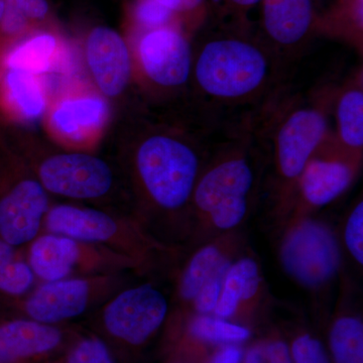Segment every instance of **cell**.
Wrapping results in <instances>:
<instances>
[{
	"mask_svg": "<svg viewBox=\"0 0 363 363\" xmlns=\"http://www.w3.org/2000/svg\"><path fill=\"white\" fill-rule=\"evenodd\" d=\"M162 6L173 11L177 16L190 14L201 9L206 0H156Z\"/></svg>",
	"mask_w": 363,
	"mask_h": 363,
	"instance_id": "33",
	"label": "cell"
},
{
	"mask_svg": "<svg viewBox=\"0 0 363 363\" xmlns=\"http://www.w3.org/2000/svg\"><path fill=\"white\" fill-rule=\"evenodd\" d=\"M284 225L279 259L286 274L308 290H320L330 284L342 262L333 229L310 215L289 219Z\"/></svg>",
	"mask_w": 363,
	"mask_h": 363,
	"instance_id": "6",
	"label": "cell"
},
{
	"mask_svg": "<svg viewBox=\"0 0 363 363\" xmlns=\"http://www.w3.org/2000/svg\"><path fill=\"white\" fill-rule=\"evenodd\" d=\"M335 363H363V323L354 315H341L332 324L329 335Z\"/></svg>",
	"mask_w": 363,
	"mask_h": 363,
	"instance_id": "25",
	"label": "cell"
},
{
	"mask_svg": "<svg viewBox=\"0 0 363 363\" xmlns=\"http://www.w3.org/2000/svg\"><path fill=\"white\" fill-rule=\"evenodd\" d=\"M344 245L357 264H363V202L358 201L344 224Z\"/></svg>",
	"mask_w": 363,
	"mask_h": 363,
	"instance_id": "30",
	"label": "cell"
},
{
	"mask_svg": "<svg viewBox=\"0 0 363 363\" xmlns=\"http://www.w3.org/2000/svg\"><path fill=\"white\" fill-rule=\"evenodd\" d=\"M266 145L253 114L223 126L191 198L187 236L192 247L241 230L255 209Z\"/></svg>",
	"mask_w": 363,
	"mask_h": 363,
	"instance_id": "2",
	"label": "cell"
},
{
	"mask_svg": "<svg viewBox=\"0 0 363 363\" xmlns=\"http://www.w3.org/2000/svg\"><path fill=\"white\" fill-rule=\"evenodd\" d=\"M85 55L98 89L106 97L121 96L131 78L130 52L123 35L108 26H96L86 39Z\"/></svg>",
	"mask_w": 363,
	"mask_h": 363,
	"instance_id": "15",
	"label": "cell"
},
{
	"mask_svg": "<svg viewBox=\"0 0 363 363\" xmlns=\"http://www.w3.org/2000/svg\"><path fill=\"white\" fill-rule=\"evenodd\" d=\"M108 107L102 98H67L52 111L50 121L52 130L66 140L80 143L97 133L106 121Z\"/></svg>",
	"mask_w": 363,
	"mask_h": 363,
	"instance_id": "19",
	"label": "cell"
},
{
	"mask_svg": "<svg viewBox=\"0 0 363 363\" xmlns=\"http://www.w3.org/2000/svg\"><path fill=\"white\" fill-rule=\"evenodd\" d=\"M4 13H6V0H0V25L4 20Z\"/></svg>",
	"mask_w": 363,
	"mask_h": 363,
	"instance_id": "36",
	"label": "cell"
},
{
	"mask_svg": "<svg viewBox=\"0 0 363 363\" xmlns=\"http://www.w3.org/2000/svg\"><path fill=\"white\" fill-rule=\"evenodd\" d=\"M171 308L164 291L152 283L126 285L100 306L105 333L124 345H143L166 323Z\"/></svg>",
	"mask_w": 363,
	"mask_h": 363,
	"instance_id": "11",
	"label": "cell"
},
{
	"mask_svg": "<svg viewBox=\"0 0 363 363\" xmlns=\"http://www.w3.org/2000/svg\"><path fill=\"white\" fill-rule=\"evenodd\" d=\"M126 285L124 274L44 281L23 297L16 298L14 305L21 318L59 325L100 307Z\"/></svg>",
	"mask_w": 363,
	"mask_h": 363,
	"instance_id": "8",
	"label": "cell"
},
{
	"mask_svg": "<svg viewBox=\"0 0 363 363\" xmlns=\"http://www.w3.org/2000/svg\"><path fill=\"white\" fill-rule=\"evenodd\" d=\"M267 121L259 130L271 152L274 212L285 222L303 169L328 138V118L319 105L294 104Z\"/></svg>",
	"mask_w": 363,
	"mask_h": 363,
	"instance_id": "4",
	"label": "cell"
},
{
	"mask_svg": "<svg viewBox=\"0 0 363 363\" xmlns=\"http://www.w3.org/2000/svg\"><path fill=\"white\" fill-rule=\"evenodd\" d=\"M227 6L238 11H247L259 6L262 0H222Z\"/></svg>",
	"mask_w": 363,
	"mask_h": 363,
	"instance_id": "35",
	"label": "cell"
},
{
	"mask_svg": "<svg viewBox=\"0 0 363 363\" xmlns=\"http://www.w3.org/2000/svg\"><path fill=\"white\" fill-rule=\"evenodd\" d=\"M50 194L20 157L0 167V238L21 247L43 233Z\"/></svg>",
	"mask_w": 363,
	"mask_h": 363,
	"instance_id": "9",
	"label": "cell"
},
{
	"mask_svg": "<svg viewBox=\"0 0 363 363\" xmlns=\"http://www.w3.org/2000/svg\"><path fill=\"white\" fill-rule=\"evenodd\" d=\"M0 95L4 106L21 121H39L47 109V95L40 77L28 72L1 67Z\"/></svg>",
	"mask_w": 363,
	"mask_h": 363,
	"instance_id": "21",
	"label": "cell"
},
{
	"mask_svg": "<svg viewBox=\"0 0 363 363\" xmlns=\"http://www.w3.org/2000/svg\"><path fill=\"white\" fill-rule=\"evenodd\" d=\"M266 296V281L259 260L252 253L243 252L227 271L212 315L231 322L247 318L262 309Z\"/></svg>",
	"mask_w": 363,
	"mask_h": 363,
	"instance_id": "16",
	"label": "cell"
},
{
	"mask_svg": "<svg viewBox=\"0 0 363 363\" xmlns=\"http://www.w3.org/2000/svg\"><path fill=\"white\" fill-rule=\"evenodd\" d=\"M189 335L196 340L213 344H236L250 337L245 325L228 321L214 315H195L187 322Z\"/></svg>",
	"mask_w": 363,
	"mask_h": 363,
	"instance_id": "26",
	"label": "cell"
},
{
	"mask_svg": "<svg viewBox=\"0 0 363 363\" xmlns=\"http://www.w3.org/2000/svg\"><path fill=\"white\" fill-rule=\"evenodd\" d=\"M138 59L145 77L164 89H178L191 81L193 48L176 28L143 33L138 45Z\"/></svg>",
	"mask_w": 363,
	"mask_h": 363,
	"instance_id": "14",
	"label": "cell"
},
{
	"mask_svg": "<svg viewBox=\"0 0 363 363\" xmlns=\"http://www.w3.org/2000/svg\"><path fill=\"white\" fill-rule=\"evenodd\" d=\"M277 72L272 50L242 28L209 33L193 49L191 81L212 118L217 111L247 108L271 96Z\"/></svg>",
	"mask_w": 363,
	"mask_h": 363,
	"instance_id": "3",
	"label": "cell"
},
{
	"mask_svg": "<svg viewBox=\"0 0 363 363\" xmlns=\"http://www.w3.org/2000/svg\"><path fill=\"white\" fill-rule=\"evenodd\" d=\"M38 283L18 247L0 238V294L13 298H21L30 293Z\"/></svg>",
	"mask_w": 363,
	"mask_h": 363,
	"instance_id": "24",
	"label": "cell"
},
{
	"mask_svg": "<svg viewBox=\"0 0 363 363\" xmlns=\"http://www.w3.org/2000/svg\"><path fill=\"white\" fill-rule=\"evenodd\" d=\"M28 245L26 262L39 283L142 272L133 260L108 248L61 234L42 233Z\"/></svg>",
	"mask_w": 363,
	"mask_h": 363,
	"instance_id": "7",
	"label": "cell"
},
{
	"mask_svg": "<svg viewBox=\"0 0 363 363\" xmlns=\"http://www.w3.org/2000/svg\"><path fill=\"white\" fill-rule=\"evenodd\" d=\"M242 350L234 344H229L219 350L210 363H241Z\"/></svg>",
	"mask_w": 363,
	"mask_h": 363,
	"instance_id": "34",
	"label": "cell"
},
{
	"mask_svg": "<svg viewBox=\"0 0 363 363\" xmlns=\"http://www.w3.org/2000/svg\"><path fill=\"white\" fill-rule=\"evenodd\" d=\"M360 164L362 161L343 154L327 138L298 178L286 220L309 216L338 199L352 185Z\"/></svg>",
	"mask_w": 363,
	"mask_h": 363,
	"instance_id": "12",
	"label": "cell"
},
{
	"mask_svg": "<svg viewBox=\"0 0 363 363\" xmlns=\"http://www.w3.org/2000/svg\"><path fill=\"white\" fill-rule=\"evenodd\" d=\"M6 9L21 14L30 23L44 20L50 11L47 0H6Z\"/></svg>",
	"mask_w": 363,
	"mask_h": 363,
	"instance_id": "32",
	"label": "cell"
},
{
	"mask_svg": "<svg viewBox=\"0 0 363 363\" xmlns=\"http://www.w3.org/2000/svg\"><path fill=\"white\" fill-rule=\"evenodd\" d=\"M64 363H116L111 350L102 339L83 337L72 346Z\"/></svg>",
	"mask_w": 363,
	"mask_h": 363,
	"instance_id": "28",
	"label": "cell"
},
{
	"mask_svg": "<svg viewBox=\"0 0 363 363\" xmlns=\"http://www.w3.org/2000/svg\"><path fill=\"white\" fill-rule=\"evenodd\" d=\"M293 363H329L324 346L310 334H301L290 347Z\"/></svg>",
	"mask_w": 363,
	"mask_h": 363,
	"instance_id": "31",
	"label": "cell"
},
{
	"mask_svg": "<svg viewBox=\"0 0 363 363\" xmlns=\"http://www.w3.org/2000/svg\"><path fill=\"white\" fill-rule=\"evenodd\" d=\"M59 52L58 38L51 33H40L11 48L2 58L1 67L42 77L55 65Z\"/></svg>",
	"mask_w": 363,
	"mask_h": 363,
	"instance_id": "22",
	"label": "cell"
},
{
	"mask_svg": "<svg viewBox=\"0 0 363 363\" xmlns=\"http://www.w3.org/2000/svg\"><path fill=\"white\" fill-rule=\"evenodd\" d=\"M216 123L206 116L191 130L154 128L143 133L131 150L128 173L136 201L133 218L168 247V233L186 241L193 191L222 130Z\"/></svg>",
	"mask_w": 363,
	"mask_h": 363,
	"instance_id": "1",
	"label": "cell"
},
{
	"mask_svg": "<svg viewBox=\"0 0 363 363\" xmlns=\"http://www.w3.org/2000/svg\"><path fill=\"white\" fill-rule=\"evenodd\" d=\"M336 138L332 143L358 161L363 150V86L362 73L346 83L335 104Z\"/></svg>",
	"mask_w": 363,
	"mask_h": 363,
	"instance_id": "20",
	"label": "cell"
},
{
	"mask_svg": "<svg viewBox=\"0 0 363 363\" xmlns=\"http://www.w3.org/2000/svg\"><path fill=\"white\" fill-rule=\"evenodd\" d=\"M245 236L242 230L233 231L207 241L186 260L177 278L169 316L186 322L195 298L209 281L225 274L234 259L245 252Z\"/></svg>",
	"mask_w": 363,
	"mask_h": 363,
	"instance_id": "13",
	"label": "cell"
},
{
	"mask_svg": "<svg viewBox=\"0 0 363 363\" xmlns=\"http://www.w3.org/2000/svg\"><path fill=\"white\" fill-rule=\"evenodd\" d=\"M66 333L59 325L16 318L0 324V363H26L58 350Z\"/></svg>",
	"mask_w": 363,
	"mask_h": 363,
	"instance_id": "17",
	"label": "cell"
},
{
	"mask_svg": "<svg viewBox=\"0 0 363 363\" xmlns=\"http://www.w3.org/2000/svg\"><path fill=\"white\" fill-rule=\"evenodd\" d=\"M260 23L269 49L292 50L315 30L317 14L312 0H262Z\"/></svg>",
	"mask_w": 363,
	"mask_h": 363,
	"instance_id": "18",
	"label": "cell"
},
{
	"mask_svg": "<svg viewBox=\"0 0 363 363\" xmlns=\"http://www.w3.org/2000/svg\"><path fill=\"white\" fill-rule=\"evenodd\" d=\"M315 30L362 48L363 0H335L323 16H317Z\"/></svg>",
	"mask_w": 363,
	"mask_h": 363,
	"instance_id": "23",
	"label": "cell"
},
{
	"mask_svg": "<svg viewBox=\"0 0 363 363\" xmlns=\"http://www.w3.org/2000/svg\"><path fill=\"white\" fill-rule=\"evenodd\" d=\"M43 233L61 234L108 248L133 260L142 272L154 266L157 259L175 252L152 238L133 217L68 203L50 207Z\"/></svg>",
	"mask_w": 363,
	"mask_h": 363,
	"instance_id": "5",
	"label": "cell"
},
{
	"mask_svg": "<svg viewBox=\"0 0 363 363\" xmlns=\"http://www.w3.org/2000/svg\"><path fill=\"white\" fill-rule=\"evenodd\" d=\"M136 23L149 30L162 28H175L173 25L177 14L162 6L156 0H138L133 11Z\"/></svg>",
	"mask_w": 363,
	"mask_h": 363,
	"instance_id": "27",
	"label": "cell"
},
{
	"mask_svg": "<svg viewBox=\"0 0 363 363\" xmlns=\"http://www.w3.org/2000/svg\"><path fill=\"white\" fill-rule=\"evenodd\" d=\"M243 363H293L290 347L279 339L259 341L247 350Z\"/></svg>",
	"mask_w": 363,
	"mask_h": 363,
	"instance_id": "29",
	"label": "cell"
},
{
	"mask_svg": "<svg viewBox=\"0 0 363 363\" xmlns=\"http://www.w3.org/2000/svg\"><path fill=\"white\" fill-rule=\"evenodd\" d=\"M50 195L77 201H100L116 188L113 168L86 152H52L23 159Z\"/></svg>",
	"mask_w": 363,
	"mask_h": 363,
	"instance_id": "10",
	"label": "cell"
}]
</instances>
